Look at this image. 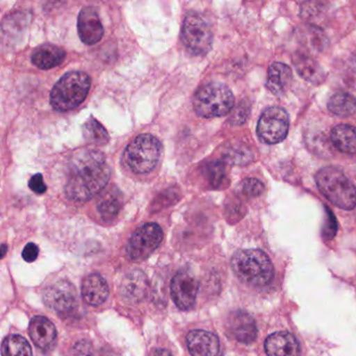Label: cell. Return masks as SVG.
Masks as SVG:
<instances>
[{"label": "cell", "instance_id": "cell-1", "mask_svg": "<svg viewBox=\"0 0 356 356\" xmlns=\"http://www.w3.org/2000/svg\"><path fill=\"white\" fill-rule=\"evenodd\" d=\"M109 164L99 151H82L76 154L67 168L65 195L74 202H86L101 193L110 180Z\"/></svg>", "mask_w": 356, "mask_h": 356}, {"label": "cell", "instance_id": "cell-2", "mask_svg": "<svg viewBox=\"0 0 356 356\" xmlns=\"http://www.w3.org/2000/svg\"><path fill=\"white\" fill-rule=\"evenodd\" d=\"M231 266L237 278L252 286H266L274 278L272 261L260 250H239L233 255Z\"/></svg>", "mask_w": 356, "mask_h": 356}, {"label": "cell", "instance_id": "cell-3", "mask_svg": "<svg viewBox=\"0 0 356 356\" xmlns=\"http://www.w3.org/2000/svg\"><path fill=\"white\" fill-rule=\"evenodd\" d=\"M316 183L320 193L333 205L343 210L355 208L356 187L339 168L328 166L318 170Z\"/></svg>", "mask_w": 356, "mask_h": 356}, {"label": "cell", "instance_id": "cell-4", "mask_svg": "<svg viewBox=\"0 0 356 356\" xmlns=\"http://www.w3.org/2000/svg\"><path fill=\"white\" fill-rule=\"evenodd\" d=\"M91 88V79L86 72L64 74L51 92V104L60 112L70 111L82 105Z\"/></svg>", "mask_w": 356, "mask_h": 356}, {"label": "cell", "instance_id": "cell-5", "mask_svg": "<svg viewBox=\"0 0 356 356\" xmlns=\"http://www.w3.org/2000/svg\"><path fill=\"white\" fill-rule=\"evenodd\" d=\"M234 102V95L228 86L211 82L197 89L193 97V108L200 118H222L232 111Z\"/></svg>", "mask_w": 356, "mask_h": 356}, {"label": "cell", "instance_id": "cell-6", "mask_svg": "<svg viewBox=\"0 0 356 356\" xmlns=\"http://www.w3.org/2000/svg\"><path fill=\"white\" fill-rule=\"evenodd\" d=\"M162 151V143L157 137L141 134L129 143L124 154V161L135 174H149L159 163Z\"/></svg>", "mask_w": 356, "mask_h": 356}, {"label": "cell", "instance_id": "cell-7", "mask_svg": "<svg viewBox=\"0 0 356 356\" xmlns=\"http://www.w3.org/2000/svg\"><path fill=\"white\" fill-rule=\"evenodd\" d=\"M183 44L195 56H204L211 49L213 33L205 18L195 12L187 14L182 26Z\"/></svg>", "mask_w": 356, "mask_h": 356}, {"label": "cell", "instance_id": "cell-8", "mask_svg": "<svg viewBox=\"0 0 356 356\" xmlns=\"http://www.w3.org/2000/svg\"><path fill=\"white\" fill-rule=\"evenodd\" d=\"M163 236L159 225L155 222L143 225L131 236L126 248L127 255L136 261L145 259L160 247Z\"/></svg>", "mask_w": 356, "mask_h": 356}, {"label": "cell", "instance_id": "cell-9", "mask_svg": "<svg viewBox=\"0 0 356 356\" xmlns=\"http://www.w3.org/2000/svg\"><path fill=\"white\" fill-rule=\"evenodd\" d=\"M289 130V114L280 107L268 108L258 120V138L266 145H277L284 140Z\"/></svg>", "mask_w": 356, "mask_h": 356}, {"label": "cell", "instance_id": "cell-10", "mask_svg": "<svg viewBox=\"0 0 356 356\" xmlns=\"http://www.w3.org/2000/svg\"><path fill=\"white\" fill-rule=\"evenodd\" d=\"M43 301L60 316L74 314L79 307L78 293L76 287L67 280L58 281L45 289Z\"/></svg>", "mask_w": 356, "mask_h": 356}, {"label": "cell", "instance_id": "cell-11", "mask_svg": "<svg viewBox=\"0 0 356 356\" xmlns=\"http://www.w3.org/2000/svg\"><path fill=\"white\" fill-rule=\"evenodd\" d=\"M199 291V282L195 276L187 272H180L170 283V295L179 309L191 310L195 306Z\"/></svg>", "mask_w": 356, "mask_h": 356}, {"label": "cell", "instance_id": "cell-12", "mask_svg": "<svg viewBox=\"0 0 356 356\" xmlns=\"http://www.w3.org/2000/svg\"><path fill=\"white\" fill-rule=\"evenodd\" d=\"M227 329L239 343H254L257 339L258 330L255 320L251 314L243 310L231 312L227 318Z\"/></svg>", "mask_w": 356, "mask_h": 356}, {"label": "cell", "instance_id": "cell-13", "mask_svg": "<svg viewBox=\"0 0 356 356\" xmlns=\"http://www.w3.org/2000/svg\"><path fill=\"white\" fill-rule=\"evenodd\" d=\"M78 33L84 44L93 45L102 40L104 26L97 10L92 7L83 8L78 17Z\"/></svg>", "mask_w": 356, "mask_h": 356}, {"label": "cell", "instance_id": "cell-14", "mask_svg": "<svg viewBox=\"0 0 356 356\" xmlns=\"http://www.w3.org/2000/svg\"><path fill=\"white\" fill-rule=\"evenodd\" d=\"M186 343L191 356H220V339L209 331H191L187 334Z\"/></svg>", "mask_w": 356, "mask_h": 356}, {"label": "cell", "instance_id": "cell-15", "mask_svg": "<svg viewBox=\"0 0 356 356\" xmlns=\"http://www.w3.org/2000/svg\"><path fill=\"white\" fill-rule=\"evenodd\" d=\"M29 332L36 347L42 351H51L57 343V329L53 322L45 316H37L33 318Z\"/></svg>", "mask_w": 356, "mask_h": 356}, {"label": "cell", "instance_id": "cell-16", "mask_svg": "<svg viewBox=\"0 0 356 356\" xmlns=\"http://www.w3.org/2000/svg\"><path fill=\"white\" fill-rule=\"evenodd\" d=\"M264 349L268 356H301V347L297 337L287 331L268 335Z\"/></svg>", "mask_w": 356, "mask_h": 356}, {"label": "cell", "instance_id": "cell-17", "mask_svg": "<svg viewBox=\"0 0 356 356\" xmlns=\"http://www.w3.org/2000/svg\"><path fill=\"white\" fill-rule=\"evenodd\" d=\"M149 289V279L143 270H131L122 280V297L131 303H139L145 300Z\"/></svg>", "mask_w": 356, "mask_h": 356}, {"label": "cell", "instance_id": "cell-18", "mask_svg": "<svg viewBox=\"0 0 356 356\" xmlns=\"http://www.w3.org/2000/svg\"><path fill=\"white\" fill-rule=\"evenodd\" d=\"M82 296L89 305H102L109 296L107 281L99 274H91L82 283Z\"/></svg>", "mask_w": 356, "mask_h": 356}, {"label": "cell", "instance_id": "cell-19", "mask_svg": "<svg viewBox=\"0 0 356 356\" xmlns=\"http://www.w3.org/2000/svg\"><path fill=\"white\" fill-rule=\"evenodd\" d=\"M66 53L62 47L54 44H43L37 47L32 55V63L39 70H51L63 63Z\"/></svg>", "mask_w": 356, "mask_h": 356}, {"label": "cell", "instance_id": "cell-20", "mask_svg": "<svg viewBox=\"0 0 356 356\" xmlns=\"http://www.w3.org/2000/svg\"><path fill=\"white\" fill-rule=\"evenodd\" d=\"M293 81V72L286 64L275 62L268 67L266 88L275 95L285 92Z\"/></svg>", "mask_w": 356, "mask_h": 356}, {"label": "cell", "instance_id": "cell-21", "mask_svg": "<svg viewBox=\"0 0 356 356\" xmlns=\"http://www.w3.org/2000/svg\"><path fill=\"white\" fill-rule=\"evenodd\" d=\"M296 70L301 78L312 84L318 85L324 82L326 74L320 64L305 54H296L293 59Z\"/></svg>", "mask_w": 356, "mask_h": 356}, {"label": "cell", "instance_id": "cell-22", "mask_svg": "<svg viewBox=\"0 0 356 356\" xmlns=\"http://www.w3.org/2000/svg\"><path fill=\"white\" fill-rule=\"evenodd\" d=\"M331 141L341 153H356V128L350 124H339L331 132Z\"/></svg>", "mask_w": 356, "mask_h": 356}, {"label": "cell", "instance_id": "cell-23", "mask_svg": "<svg viewBox=\"0 0 356 356\" xmlns=\"http://www.w3.org/2000/svg\"><path fill=\"white\" fill-rule=\"evenodd\" d=\"M122 206V195L116 188H111L104 193L97 203V211L106 222H111L120 213Z\"/></svg>", "mask_w": 356, "mask_h": 356}, {"label": "cell", "instance_id": "cell-24", "mask_svg": "<svg viewBox=\"0 0 356 356\" xmlns=\"http://www.w3.org/2000/svg\"><path fill=\"white\" fill-rule=\"evenodd\" d=\"M204 177L210 187L214 189L224 188L228 183V170L226 162L211 161L203 168Z\"/></svg>", "mask_w": 356, "mask_h": 356}, {"label": "cell", "instance_id": "cell-25", "mask_svg": "<svg viewBox=\"0 0 356 356\" xmlns=\"http://www.w3.org/2000/svg\"><path fill=\"white\" fill-rule=\"evenodd\" d=\"M328 109L335 115L348 118L356 112V99L349 93H337L329 99Z\"/></svg>", "mask_w": 356, "mask_h": 356}, {"label": "cell", "instance_id": "cell-26", "mask_svg": "<svg viewBox=\"0 0 356 356\" xmlns=\"http://www.w3.org/2000/svg\"><path fill=\"white\" fill-rule=\"evenodd\" d=\"M3 356H33L32 347L22 335L11 334L6 337L1 345Z\"/></svg>", "mask_w": 356, "mask_h": 356}, {"label": "cell", "instance_id": "cell-27", "mask_svg": "<svg viewBox=\"0 0 356 356\" xmlns=\"http://www.w3.org/2000/svg\"><path fill=\"white\" fill-rule=\"evenodd\" d=\"M83 133H84L85 139L95 145H104L110 140L107 130L92 116L85 122Z\"/></svg>", "mask_w": 356, "mask_h": 356}, {"label": "cell", "instance_id": "cell-28", "mask_svg": "<svg viewBox=\"0 0 356 356\" xmlns=\"http://www.w3.org/2000/svg\"><path fill=\"white\" fill-rule=\"evenodd\" d=\"M253 160V154L249 147L243 145H235L229 147L225 153L224 161L234 165H245Z\"/></svg>", "mask_w": 356, "mask_h": 356}, {"label": "cell", "instance_id": "cell-29", "mask_svg": "<svg viewBox=\"0 0 356 356\" xmlns=\"http://www.w3.org/2000/svg\"><path fill=\"white\" fill-rule=\"evenodd\" d=\"M264 189V183L255 178L245 179L241 184V193L248 197H259Z\"/></svg>", "mask_w": 356, "mask_h": 356}, {"label": "cell", "instance_id": "cell-30", "mask_svg": "<svg viewBox=\"0 0 356 356\" xmlns=\"http://www.w3.org/2000/svg\"><path fill=\"white\" fill-rule=\"evenodd\" d=\"M325 209H326L325 210L326 216H325L324 226L322 229V236L325 241H331L337 235L339 226H337V218L332 211L327 207H325Z\"/></svg>", "mask_w": 356, "mask_h": 356}, {"label": "cell", "instance_id": "cell-31", "mask_svg": "<svg viewBox=\"0 0 356 356\" xmlns=\"http://www.w3.org/2000/svg\"><path fill=\"white\" fill-rule=\"evenodd\" d=\"M250 113V107L245 102H241L234 110H233L232 115H231L230 122L234 124H245L248 120Z\"/></svg>", "mask_w": 356, "mask_h": 356}, {"label": "cell", "instance_id": "cell-32", "mask_svg": "<svg viewBox=\"0 0 356 356\" xmlns=\"http://www.w3.org/2000/svg\"><path fill=\"white\" fill-rule=\"evenodd\" d=\"M70 356H93L92 346L86 339H81L72 348Z\"/></svg>", "mask_w": 356, "mask_h": 356}, {"label": "cell", "instance_id": "cell-33", "mask_svg": "<svg viewBox=\"0 0 356 356\" xmlns=\"http://www.w3.org/2000/svg\"><path fill=\"white\" fill-rule=\"evenodd\" d=\"M29 186L37 195H43L47 189V184L44 183V179H43V176L41 174L34 175L31 178L30 182H29Z\"/></svg>", "mask_w": 356, "mask_h": 356}, {"label": "cell", "instance_id": "cell-34", "mask_svg": "<svg viewBox=\"0 0 356 356\" xmlns=\"http://www.w3.org/2000/svg\"><path fill=\"white\" fill-rule=\"evenodd\" d=\"M39 248L38 245H35L34 243H28L22 251V257L26 262L31 264L34 262L38 258Z\"/></svg>", "mask_w": 356, "mask_h": 356}, {"label": "cell", "instance_id": "cell-35", "mask_svg": "<svg viewBox=\"0 0 356 356\" xmlns=\"http://www.w3.org/2000/svg\"><path fill=\"white\" fill-rule=\"evenodd\" d=\"M151 356H172L170 351L165 349H157L151 354Z\"/></svg>", "mask_w": 356, "mask_h": 356}, {"label": "cell", "instance_id": "cell-36", "mask_svg": "<svg viewBox=\"0 0 356 356\" xmlns=\"http://www.w3.org/2000/svg\"><path fill=\"white\" fill-rule=\"evenodd\" d=\"M6 250H7V247H6V245H3V256L6 255Z\"/></svg>", "mask_w": 356, "mask_h": 356}]
</instances>
